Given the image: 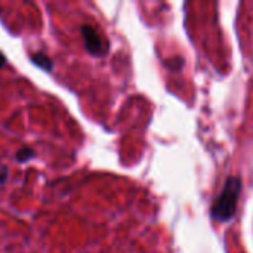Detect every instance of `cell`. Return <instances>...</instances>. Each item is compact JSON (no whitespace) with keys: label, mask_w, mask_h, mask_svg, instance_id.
<instances>
[{"label":"cell","mask_w":253,"mask_h":253,"mask_svg":"<svg viewBox=\"0 0 253 253\" xmlns=\"http://www.w3.org/2000/svg\"><path fill=\"white\" fill-rule=\"evenodd\" d=\"M6 178H7V168L0 166V185L6 181Z\"/></svg>","instance_id":"5b68a950"},{"label":"cell","mask_w":253,"mask_h":253,"mask_svg":"<svg viewBox=\"0 0 253 253\" xmlns=\"http://www.w3.org/2000/svg\"><path fill=\"white\" fill-rule=\"evenodd\" d=\"M82 36H83L84 47L89 53H92L95 56H104L108 52L107 40H104L92 25L84 24L82 27Z\"/></svg>","instance_id":"7a4b0ae2"},{"label":"cell","mask_w":253,"mask_h":253,"mask_svg":"<svg viewBox=\"0 0 253 253\" xmlns=\"http://www.w3.org/2000/svg\"><path fill=\"white\" fill-rule=\"evenodd\" d=\"M31 61H33L36 65H39L40 68L46 70V71H50L52 67H53V64H52V61L49 59V56H47L46 53H43V52L34 53V55L31 56Z\"/></svg>","instance_id":"3957f363"},{"label":"cell","mask_w":253,"mask_h":253,"mask_svg":"<svg viewBox=\"0 0 253 253\" xmlns=\"http://www.w3.org/2000/svg\"><path fill=\"white\" fill-rule=\"evenodd\" d=\"M4 64H6V58H4V55H3V53L0 52V68H1V67H3Z\"/></svg>","instance_id":"8992f818"},{"label":"cell","mask_w":253,"mask_h":253,"mask_svg":"<svg viewBox=\"0 0 253 253\" xmlns=\"http://www.w3.org/2000/svg\"><path fill=\"white\" fill-rule=\"evenodd\" d=\"M34 157V151L31 150V148H22V150H19L18 153H16V160L18 162H27V160H30V159H33Z\"/></svg>","instance_id":"277c9868"},{"label":"cell","mask_w":253,"mask_h":253,"mask_svg":"<svg viewBox=\"0 0 253 253\" xmlns=\"http://www.w3.org/2000/svg\"><path fill=\"white\" fill-rule=\"evenodd\" d=\"M242 185L243 184L239 176H231L227 179L221 194L216 197V200L211 209V215L215 221L225 224L234 218L236 211H237L239 197L242 193Z\"/></svg>","instance_id":"6da1fadb"}]
</instances>
